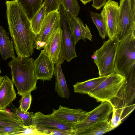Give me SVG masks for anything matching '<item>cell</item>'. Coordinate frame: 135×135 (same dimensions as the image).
Masks as SVG:
<instances>
[{
  "mask_svg": "<svg viewBox=\"0 0 135 135\" xmlns=\"http://www.w3.org/2000/svg\"><path fill=\"white\" fill-rule=\"evenodd\" d=\"M8 29L14 48L19 57H28L33 54L36 35L30 20L17 0L6 1Z\"/></svg>",
  "mask_w": 135,
  "mask_h": 135,
  "instance_id": "obj_1",
  "label": "cell"
},
{
  "mask_svg": "<svg viewBox=\"0 0 135 135\" xmlns=\"http://www.w3.org/2000/svg\"><path fill=\"white\" fill-rule=\"evenodd\" d=\"M126 78L116 72L109 75L88 95L97 102L107 101L113 110L124 108L126 104Z\"/></svg>",
  "mask_w": 135,
  "mask_h": 135,
  "instance_id": "obj_2",
  "label": "cell"
},
{
  "mask_svg": "<svg viewBox=\"0 0 135 135\" xmlns=\"http://www.w3.org/2000/svg\"><path fill=\"white\" fill-rule=\"evenodd\" d=\"M34 61L32 57H17L8 63L11 70L12 81L19 95L22 96L37 89L38 79L34 73Z\"/></svg>",
  "mask_w": 135,
  "mask_h": 135,
  "instance_id": "obj_3",
  "label": "cell"
},
{
  "mask_svg": "<svg viewBox=\"0 0 135 135\" xmlns=\"http://www.w3.org/2000/svg\"><path fill=\"white\" fill-rule=\"evenodd\" d=\"M119 41L114 37L105 41L102 46L94 52L92 58L98 70L99 76L108 75L115 72V58Z\"/></svg>",
  "mask_w": 135,
  "mask_h": 135,
  "instance_id": "obj_4",
  "label": "cell"
},
{
  "mask_svg": "<svg viewBox=\"0 0 135 135\" xmlns=\"http://www.w3.org/2000/svg\"><path fill=\"white\" fill-rule=\"evenodd\" d=\"M135 64V32L119 42L115 62V72L126 78Z\"/></svg>",
  "mask_w": 135,
  "mask_h": 135,
  "instance_id": "obj_5",
  "label": "cell"
},
{
  "mask_svg": "<svg viewBox=\"0 0 135 135\" xmlns=\"http://www.w3.org/2000/svg\"><path fill=\"white\" fill-rule=\"evenodd\" d=\"M119 13L114 37L119 42L135 32V0H120Z\"/></svg>",
  "mask_w": 135,
  "mask_h": 135,
  "instance_id": "obj_6",
  "label": "cell"
},
{
  "mask_svg": "<svg viewBox=\"0 0 135 135\" xmlns=\"http://www.w3.org/2000/svg\"><path fill=\"white\" fill-rule=\"evenodd\" d=\"M60 15V28L62 31L61 50L59 59L56 63L62 64L65 60L69 62L77 57L74 39L70 21L65 10L61 4L58 10Z\"/></svg>",
  "mask_w": 135,
  "mask_h": 135,
  "instance_id": "obj_7",
  "label": "cell"
},
{
  "mask_svg": "<svg viewBox=\"0 0 135 135\" xmlns=\"http://www.w3.org/2000/svg\"><path fill=\"white\" fill-rule=\"evenodd\" d=\"M60 28V15L58 10L53 11L47 13L40 32L35 37L34 48L39 50L43 49L51 36Z\"/></svg>",
  "mask_w": 135,
  "mask_h": 135,
  "instance_id": "obj_8",
  "label": "cell"
},
{
  "mask_svg": "<svg viewBox=\"0 0 135 135\" xmlns=\"http://www.w3.org/2000/svg\"><path fill=\"white\" fill-rule=\"evenodd\" d=\"M113 110L112 104L109 102H102L98 106L89 112L87 116L81 121L73 124L75 130L74 135L86 128L99 122L108 120Z\"/></svg>",
  "mask_w": 135,
  "mask_h": 135,
  "instance_id": "obj_9",
  "label": "cell"
},
{
  "mask_svg": "<svg viewBox=\"0 0 135 135\" xmlns=\"http://www.w3.org/2000/svg\"><path fill=\"white\" fill-rule=\"evenodd\" d=\"M101 13L107 27V35L109 38L114 37L119 13L118 3L108 0L104 5Z\"/></svg>",
  "mask_w": 135,
  "mask_h": 135,
  "instance_id": "obj_10",
  "label": "cell"
},
{
  "mask_svg": "<svg viewBox=\"0 0 135 135\" xmlns=\"http://www.w3.org/2000/svg\"><path fill=\"white\" fill-rule=\"evenodd\" d=\"M54 65L45 51L42 50L38 57L34 61L33 70L36 77L44 81L51 80L54 75Z\"/></svg>",
  "mask_w": 135,
  "mask_h": 135,
  "instance_id": "obj_11",
  "label": "cell"
},
{
  "mask_svg": "<svg viewBox=\"0 0 135 135\" xmlns=\"http://www.w3.org/2000/svg\"><path fill=\"white\" fill-rule=\"evenodd\" d=\"M89 113L80 108L72 109L60 105L58 109H54L50 114L62 121L73 124L81 121Z\"/></svg>",
  "mask_w": 135,
  "mask_h": 135,
  "instance_id": "obj_12",
  "label": "cell"
},
{
  "mask_svg": "<svg viewBox=\"0 0 135 135\" xmlns=\"http://www.w3.org/2000/svg\"><path fill=\"white\" fill-rule=\"evenodd\" d=\"M31 124L64 130H75L73 128V124L62 121L52 116L50 114H45L40 112L33 114Z\"/></svg>",
  "mask_w": 135,
  "mask_h": 135,
  "instance_id": "obj_13",
  "label": "cell"
},
{
  "mask_svg": "<svg viewBox=\"0 0 135 135\" xmlns=\"http://www.w3.org/2000/svg\"><path fill=\"white\" fill-rule=\"evenodd\" d=\"M61 40L62 31L60 28L52 34L43 48L50 60L55 64L59 59Z\"/></svg>",
  "mask_w": 135,
  "mask_h": 135,
  "instance_id": "obj_14",
  "label": "cell"
},
{
  "mask_svg": "<svg viewBox=\"0 0 135 135\" xmlns=\"http://www.w3.org/2000/svg\"><path fill=\"white\" fill-rule=\"evenodd\" d=\"M16 98L13 84L6 75L0 85V109L5 110Z\"/></svg>",
  "mask_w": 135,
  "mask_h": 135,
  "instance_id": "obj_15",
  "label": "cell"
},
{
  "mask_svg": "<svg viewBox=\"0 0 135 135\" xmlns=\"http://www.w3.org/2000/svg\"><path fill=\"white\" fill-rule=\"evenodd\" d=\"M71 31L76 44L80 40L85 41L87 38L92 41V36L90 30L86 24H84L79 17L73 18L70 21Z\"/></svg>",
  "mask_w": 135,
  "mask_h": 135,
  "instance_id": "obj_16",
  "label": "cell"
},
{
  "mask_svg": "<svg viewBox=\"0 0 135 135\" xmlns=\"http://www.w3.org/2000/svg\"><path fill=\"white\" fill-rule=\"evenodd\" d=\"M54 75L55 78V90L60 97L68 99L70 92L61 66V64H55Z\"/></svg>",
  "mask_w": 135,
  "mask_h": 135,
  "instance_id": "obj_17",
  "label": "cell"
},
{
  "mask_svg": "<svg viewBox=\"0 0 135 135\" xmlns=\"http://www.w3.org/2000/svg\"><path fill=\"white\" fill-rule=\"evenodd\" d=\"M9 35V33L0 25V53L4 61L8 58L16 57L13 42Z\"/></svg>",
  "mask_w": 135,
  "mask_h": 135,
  "instance_id": "obj_18",
  "label": "cell"
},
{
  "mask_svg": "<svg viewBox=\"0 0 135 135\" xmlns=\"http://www.w3.org/2000/svg\"><path fill=\"white\" fill-rule=\"evenodd\" d=\"M108 75L93 78L82 82H78L73 85L75 93L87 94L95 88Z\"/></svg>",
  "mask_w": 135,
  "mask_h": 135,
  "instance_id": "obj_19",
  "label": "cell"
},
{
  "mask_svg": "<svg viewBox=\"0 0 135 135\" xmlns=\"http://www.w3.org/2000/svg\"><path fill=\"white\" fill-rule=\"evenodd\" d=\"M114 129L110 122L105 120L93 124L79 132L77 135H102Z\"/></svg>",
  "mask_w": 135,
  "mask_h": 135,
  "instance_id": "obj_20",
  "label": "cell"
},
{
  "mask_svg": "<svg viewBox=\"0 0 135 135\" xmlns=\"http://www.w3.org/2000/svg\"><path fill=\"white\" fill-rule=\"evenodd\" d=\"M126 78L127 82L126 102L128 106L132 104L135 98V64L131 67Z\"/></svg>",
  "mask_w": 135,
  "mask_h": 135,
  "instance_id": "obj_21",
  "label": "cell"
},
{
  "mask_svg": "<svg viewBox=\"0 0 135 135\" xmlns=\"http://www.w3.org/2000/svg\"><path fill=\"white\" fill-rule=\"evenodd\" d=\"M7 126L25 127L15 112L0 109V127Z\"/></svg>",
  "mask_w": 135,
  "mask_h": 135,
  "instance_id": "obj_22",
  "label": "cell"
},
{
  "mask_svg": "<svg viewBox=\"0 0 135 135\" xmlns=\"http://www.w3.org/2000/svg\"><path fill=\"white\" fill-rule=\"evenodd\" d=\"M135 104L123 108L113 110L110 123L115 128L121 123L122 120L134 109Z\"/></svg>",
  "mask_w": 135,
  "mask_h": 135,
  "instance_id": "obj_23",
  "label": "cell"
},
{
  "mask_svg": "<svg viewBox=\"0 0 135 135\" xmlns=\"http://www.w3.org/2000/svg\"><path fill=\"white\" fill-rule=\"evenodd\" d=\"M46 14V8L43 3L40 8L30 20L32 30L36 35L40 32Z\"/></svg>",
  "mask_w": 135,
  "mask_h": 135,
  "instance_id": "obj_24",
  "label": "cell"
},
{
  "mask_svg": "<svg viewBox=\"0 0 135 135\" xmlns=\"http://www.w3.org/2000/svg\"><path fill=\"white\" fill-rule=\"evenodd\" d=\"M30 20L43 3V0H17Z\"/></svg>",
  "mask_w": 135,
  "mask_h": 135,
  "instance_id": "obj_25",
  "label": "cell"
},
{
  "mask_svg": "<svg viewBox=\"0 0 135 135\" xmlns=\"http://www.w3.org/2000/svg\"><path fill=\"white\" fill-rule=\"evenodd\" d=\"M61 2L69 21L73 18L77 17L80 7L77 0H61Z\"/></svg>",
  "mask_w": 135,
  "mask_h": 135,
  "instance_id": "obj_26",
  "label": "cell"
},
{
  "mask_svg": "<svg viewBox=\"0 0 135 135\" xmlns=\"http://www.w3.org/2000/svg\"><path fill=\"white\" fill-rule=\"evenodd\" d=\"M93 21L97 28L99 35L103 39H105L107 35V27L106 23L101 13L93 12H90Z\"/></svg>",
  "mask_w": 135,
  "mask_h": 135,
  "instance_id": "obj_27",
  "label": "cell"
},
{
  "mask_svg": "<svg viewBox=\"0 0 135 135\" xmlns=\"http://www.w3.org/2000/svg\"><path fill=\"white\" fill-rule=\"evenodd\" d=\"M36 128L38 131L45 135H74L75 132V130H66L42 126H36Z\"/></svg>",
  "mask_w": 135,
  "mask_h": 135,
  "instance_id": "obj_28",
  "label": "cell"
},
{
  "mask_svg": "<svg viewBox=\"0 0 135 135\" xmlns=\"http://www.w3.org/2000/svg\"><path fill=\"white\" fill-rule=\"evenodd\" d=\"M14 109H12L17 117L22 121L24 126H28L31 125L32 119L33 115V112L27 111L24 112L22 111L19 108H16L14 107Z\"/></svg>",
  "mask_w": 135,
  "mask_h": 135,
  "instance_id": "obj_29",
  "label": "cell"
},
{
  "mask_svg": "<svg viewBox=\"0 0 135 135\" xmlns=\"http://www.w3.org/2000/svg\"><path fill=\"white\" fill-rule=\"evenodd\" d=\"M24 127L18 126H7L0 127V135H18L23 131Z\"/></svg>",
  "mask_w": 135,
  "mask_h": 135,
  "instance_id": "obj_30",
  "label": "cell"
},
{
  "mask_svg": "<svg viewBox=\"0 0 135 135\" xmlns=\"http://www.w3.org/2000/svg\"><path fill=\"white\" fill-rule=\"evenodd\" d=\"M31 92L22 95L19 101L20 109L22 111L26 112L30 108L32 100Z\"/></svg>",
  "mask_w": 135,
  "mask_h": 135,
  "instance_id": "obj_31",
  "label": "cell"
},
{
  "mask_svg": "<svg viewBox=\"0 0 135 135\" xmlns=\"http://www.w3.org/2000/svg\"><path fill=\"white\" fill-rule=\"evenodd\" d=\"M43 3L46 8L47 14L51 11L58 10L61 4V0H44Z\"/></svg>",
  "mask_w": 135,
  "mask_h": 135,
  "instance_id": "obj_32",
  "label": "cell"
},
{
  "mask_svg": "<svg viewBox=\"0 0 135 135\" xmlns=\"http://www.w3.org/2000/svg\"><path fill=\"white\" fill-rule=\"evenodd\" d=\"M18 135H45L38 130L36 125L33 124L25 126L24 130L19 133Z\"/></svg>",
  "mask_w": 135,
  "mask_h": 135,
  "instance_id": "obj_33",
  "label": "cell"
},
{
  "mask_svg": "<svg viewBox=\"0 0 135 135\" xmlns=\"http://www.w3.org/2000/svg\"><path fill=\"white\" fill-rule=\"evenodd\" d=\"M92 6L97 10L100 9L105 4L107 0H92Z\"/></svg>",
  "mask_w": 135,
  "mask_h": 135,
  "instance_id": "obj_34",
  "label": "cell"
},
{
  "mask_svg": "<svg viewBox=\"0 0 135 135\" xmlns=\"http://www.w3.org/2000/svg\"><path fill=\"white\" fill-rule=\"evenodd\" d=\"M84 5L91 2L92 0H79Z\"/></svg>",
  "mask_w": 135,
  "mask_h": 135,
  "instance_id": "obj_35",
  "label": "cell"
},
{
  "mask_svg": "<svg viewBox=\"0 0 135 135\" xmlns=\"http://www.w3.org/2000/svg\"><path fill=\"white\" fill-rule=\"evenodd\" d=\"M4 76H1L0 75V85L1 84L2 81H3L4 78Z\"/></svg>",
  "mask_w": 135,
  "mask_h": 135,
  "instance_id": "obj_36",
  "label": "cell"
},
{
  "mask_svg": "<svg viewBox=\"0 0 135 135\" xmlns=\"http://www.w3.org/2000/svg\"><path fill=\"white\" fill-rule=\"evenodd\" d=\"M1 69H0V74H1Z\"/></svg>",
  "mask_w": 135,
  "mask_h": 135,
  "instance_id": "obj_37",
  "label": "cell"
}]
</instances>
